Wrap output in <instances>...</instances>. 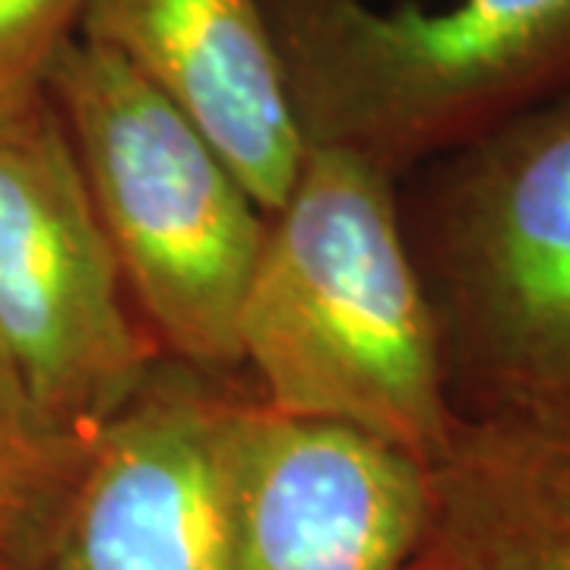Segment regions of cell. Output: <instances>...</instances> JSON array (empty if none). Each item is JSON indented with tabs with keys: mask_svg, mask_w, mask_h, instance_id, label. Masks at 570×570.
I'll use <instances>...</instances> for the list:
<instances>
[{
	"mask_svg": "<svg viewBox=\"0 0 570 570\" xmlns=\"http://www.w3.org/2000/svg\"><path fill=\"white\" fill-rule=\"evenodd\" d=\"M45 89L163 358L238 374V317L269 216L213 142L118 55L73 39Z\"/></svg>",
	"mask_w": 570,
	"mask_h": 570,
	"instance_id": "cell-4",
	"label": "cell"
},
{
	"mask_svg": "<svg viewBox=\"0 0 570 570\" xmlns=\"http://www.w3.org/2000/svg\"><path fill=\"white\" fill-rule=\"evenodd\" d=\"M238 348L266 409L358 428L425 463L460 419L400 184L336 149H307L266 219Z\"/></svg>",
	"mask_w": 570,
	"mask_h": 570,
	"instance_id": "cell-1",
	"label": "cell"
},
{
	"mask_svg": "<svg viewBox=\"0 0 570 570\" xmlns=\"http://www.w3.org/2000/svg\"><path fill=\"white\" fill-rule=\"evenodd\" d=\"M428 527V463L377 434L266 409L238 419L232 570H409Z\"/></svg>",
	"mask_w": 570,
	"mask_h": 570,
	"instance_id": "cell-7",
	"label": "cell"
},
{
	"mask_svg": "<svg viewBox=\"0 0 570 570\" xmlns=\"http://www.w3.org/2000/svg\"><path fill=\"white\" fill-rule=\"evenodd\" d=\"M307 149L390 181L570 92V0H264Z\"/></svg>",
	"mask_w": 570,
	"mask_h": 570,
	"instance_id": "cell-2",
	"label": "cell"
},
{
	"mask_svg": "<svg viewBox=\"0 0 570 570\" xmlns=\"http://www.w3.org/2000/svg\"><path fill=\"white\" fill-rule=\"evenodd\" d=\"M89 441L55 425L0 358V570H36Z\"/></svg>",
	"mask_w": 570,
	"mask_h": 570,
	"instance_id": "cell-10",
	"label": "cell"
},
{
	"mask_svg": "<svg viewBox=\"0 0 570 570\" xmlns=\"http://www.w3.org/2000/svg\"><path fill=\"white\" fill-rule=\"evenodd\" d=\"M0 358L55 425L86 441L163 362L48 89L0 108Z\"/></svg>",
	"mask_w": 570,
	"mask_h": 570,
	"instance_id": "cell-5",
	"label": "cell"
},
{
	"mask_svg": "<svg viewBox=\"0 0 570 570\" xmlns=\"http://www.w3.org/2000/svg\"><path fill=\"white\" fill-rule=\"evenodd\" d=\"M254 387L163 358L89 441L36 570H232V469Z\"/></svg>",
	"mask_w": 570,
	"mask_h": 570,
	"instance_id": "cell-6",
	"label": "cell"
},
{
	"mask_svg": "<svg viewBox=\"0 0 570 570\" xmlns=\"http://www.w3.org/2000/svg\"><path fill=\"white\" fill-rule=\"evenodd\" d=\"M77 39L163 92L266 216L283 206L307 146L264 0H86Z\"/></svg>",
	"mask_w": 570,
	"mask_h": 570,
	"instance_id": "cell-8",
	"label": "cell"
},
{
	"mask_svg": "<svg viewBox=\"0 0 570 570\" xmlns=\"http://www.w3.org/2000/svg\"><path fill=\"white\" fill-rule=\"evenodd\" d=\"M409 570H570V415H460Z\"/></svg>",
	"mask_w": 570,
	"mask_h": 570,
	"instance_id": "cell-9",
	"label": "cell"
},
{
	"mask_svg": "<svg viewBox=\"0 0 570 570\" xmlns=\"http://www.w3.org/2000/svg\"><path fill=\"white\" fill-rule=\"evenodd\" d=\"M86 0H0V108L45 89L77 39Z\"/></svg>",
	"mask_w": 570,
	"mask_h": 570,
	"instance_id": "cell-11",
	"label": "cell"
},
{
	"mask_svg": "<svg viewBox=\"0 0 570 570\" xmlns=\"http://www.w3.org/2000/svg\"><path fill=\"white\" fill-rule=\"evenodd\" d=\"M412 175L403 228L456 415H570V92Z\"/></svg>",
	"mask_w": 570,
	"mask_h": 570,
	"instance_id": "cell-3",
	"label": "cell"
}]
</instances>
